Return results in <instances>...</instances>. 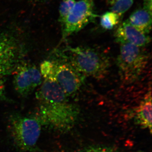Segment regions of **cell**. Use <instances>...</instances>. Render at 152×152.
Wrapping results in <instances>:
<instances>
[{
  "instance_id": "6da1fadb",
  "label": "cell",
  "mask_w": 152,
  "mask_h": 152,
  "mask_svg": "<svg viewBox=\"0 0 152 152\" xmlns=\"http://www.w3.org/2000/svg\"><path fill=\"white\" fill-rule=\"evenodd\" d=\"M36 93L37 108L34 115L42 126L60 132L71 130L78 121L80 110L54 81L44 79Z\"/></svg>"
},
{
  "instance_id": "7a4b0ae2",
  "label": "cell",
  "mask_w": 152,
  "mask_h": 152,
  "mask_svg": "<svg viewBox=\"0 0 152 152\" xmlns=\"http://www.w3.org/2000/svg\"><path fill=\"white\" fill-rule=\"evenodd\" d=\"M40 68L43 78L54 81L69 97L75 96L84 83L86 77L75 69L58 50Z\"/></svg>"
},
{
  "instance_id": "3957f363",
  "label": "cell",
  "mask_w": 152,
  "mask_h": 152,
  "mask_svg": "<svg viewBox=\"0 0 152 152\" xmlns=\"http://www.w3.org/2000/svg\"><path fill=\"white\" fill-rule=\"evenodd\" d=\"M58 50L86 77L101 79L107 73L110 64L108 58L96 49L88 47L67 46Z\"/></svg>"
},
{
  "instance_id": "277c9868",
  "label": "cell",
  "mask_w": 152,
  "mask_h": 152,
  "mask_svg": "<svg viewBox=\"0 0 152 152\" xmlns=\"http://www.w3.org/2000/svg\"><path fill=\"white\" fill-rule=\"evenodd\" d=\"M43 127L34 115H13L9 119L8 129L15 145L22 151L36 152L37 143Z\"/></svg>"
},
{
  "instance_id": "5b68a950",
  "label": "cell",
  "mask_w": 152,
  "mask_h": 152,
  "mask_svg": "<svg viewBox=\"0 0 152 152\" xmlns=\"http://www.w3.org/2000/svg\"><path fill=\"white\" fill-rule=\"evenodd\" d=\"M148 59V55L142 48L121 44L116 64L121 80L127 84L135 81L145 68Z\"/></svg>"
},
{
  "instance_id": "8992f818",
  "label": "cell",
  "mask_w": 152,
  "mask_h": 152,
  "mask_svg": "<svg viewBox=\"0 0 152 152\" xmlns=\"http://www.w3.org/2000/svg\"><path fill=\"white\" fill-rule=\"evenodd\" d=\"M98 16L94 0L76 1L70 13L62 26L63 39L78 32L90 23L94 22Z\"/></svg>"
},
{
  "instance_id": "52a82bcc",
  "label": "cell",
  "mask_w": 152,
  "mask_h": 152,
  "mask_svg": "<svg viewBox=\"0 0 152 152\" xmlns=\"http://www.w3.org/2000/svg\"><path fill=\"white\" fill-rule=\"evenodd\" d=\"M13 73L14 88L23 97L31 94L43 81L40 70L34 65L26 62L19 63Z\"/></svg>"
},
{
  "instance_id": "ba28073f",
  "label": "cell",
  "mask_w": 152,
  "mask_h": 152,
  "mask_svg": "<svg viewBox=\"0 0 152 152\" xmlns=\"http://www.w3.org/2000/svg\"><path fill=\"white\" fill-rule=\"evenodd\" d=\"M22 50L16 38L7 32H0V75L13 73L20 62Z\"/></svg>"
},
{
  "instance_id": "9c48e42d",
  "label": "cell",
  "mask_w": 152,
  "mask_h": 152,
  "mask_svg": "<svg viewBox=\"0 0 152 152\" xmlns=\"http://www.w3.org/2000/svg\"><path fill=\"white\" fill-rule=\"evenodd\" d=\"M115 40L118 43L129 44L139 47L146 46L151 38L148 34L140 31L130 24L127 20L123 22L115 32Z\"/></svg>"
},
{
  "instance_id": "30bf717a",
  "label": "cell",
  "mask_w": 152,
  "mask_h": 152,
  "mask_svg": "<svg viewBox=\"0 0 152 152\" xmlns=\"http://www.w3.org/2000/svg\"><path fill=\"white\" fill-rule=\"evenodd\" d=\"M135 122L142 129L152 132V96L150 91L137 107L135 113Z\"/></svg>"
},
{
  "instance_id": "8fae6325",
  "label": "cell",
  "mask_w": 152,
  "mask_h": 152,
  "mask_svg": "<svg viewBox=\"0 0 152 152\" xmlns=\"http://www.w3.org/2000/svg\"><path fill=\"white\" fill-rule=\"evenodd\" d=\"M127 20L134 27L146 34L151 30L152 14L143 8L134 11Z\"/></svg>"
},
{
  "instance_id": "7c38bea8",
  "label": "cell",
  "mask_w": 152,
  "mask_h": 152,
  "mask_svg": "<svg viewBox=\"0 0 152 152\" xmlns=\"http://www.w3.org/2000/svg\"><path fill=\"white\" fill-rule=\"evenodd\" d=\"M121 18L120 16L111 11L106 12L101 17L100 23L101 27L106 30L113 29L118 24Z\"/></svg>"
},
{
  "instance_id": "4fadbf2b",
  "label": "cell",
  "mask_w": 152,
  "mask_h": 152,
  "mask_svg": "<svg viewBox=\"0 0 152 152\" xmlns=\"http://www.w3.org/2000/svg\"><path fill=\"white\" fill-rule=\"evenodd\" d=\"M76 2L75 0H63L59 8V22L62 25L70 13Z\"/></svg>"
},
{
  "instance_id": "5bb4252c",
  "label": "cell",
  "mask_w": 152,
  "mask_h": 152,
  "mask_svg": "<svg viewBox=\"0 0 152 152\" xmlns=\"http://www.w3.org/2000/svg\"><path fill=\"white\" fill-rule=\"evenodd\" d=\"M134 0H117L111 5L110 10L122 18L132 7Z\"/></svg>"
},
{
  "instance_id": "9a60e30c",
  "label": "cell",
  "mask_w": 152,
  "mask_h": 152,
  "mask_svg": "<svg viewBox=\"0 0 152 152\" xmlns=\"http://www.w3.org/2000/svg\"><path fill=\"white\" fill-rule=\"evenodd\" d=\"M38 152H119L111 147L102 145H94L86 147L80 150L75 151L68 152L65 151H48L40 150Z\"/></svg>"
},
{
  "instance_id": "2e32d148",
  "label": "cell",
  "mask_w": 152,
  "mask_h": 152,
  "mask_svg": "<svg viewBox=\"0 0 152 152\" xmlns=\"http://www.w3.org/2000/svg\"><path fill=\"white\" fill-rule=\"evenodd\" d=\"M5 78L4 76L0 75V102L9 101L6 94Z\"/></svg>"
},
{
  "instance_id": "e0dca14e",
  "label": "cell",
  "mask_w": 152,
  "mask_h": 152,
  "mask_svg": "<svg viewBox=\"0 0 152 152\" xmlns=\"http://www.w3.org/2000/svg\"><path fill=\"white\" fill-rule=\"evenodd\" d=\"M143 8L152 13V0H143Z\"/></svg>"
},
{
  "instance_id": "ac0fdd59",
  "label": "cell",
  "mask_w": 152,
  "mask_h": 152,
  "mask_svg": "<svg viewBox=\"0 0 152 152\" xmlns=\"http://www.w3.org/2000/svg\"><path fill=\"white\" fill-rule=\"evenodd\" d=\"M106 1H107V2L109 4L111 5L113 3L115 2L117 0H106Z\"/></svg>"
},
{
  "instance_id": "d6986e66",
  "label": "cell",
  "mask_w": 152,
  "mask_h": 152,
  "mask_svg": "<svg viewBox=\"0 0 152 152\" xmlns=\"http://www.w3.org/2000/svg\"><path fill=\"white\" fill-rule=\"evenodd\" d=\"M36 1H46V0H35Z\"/></svg>"
}]
</instances>
